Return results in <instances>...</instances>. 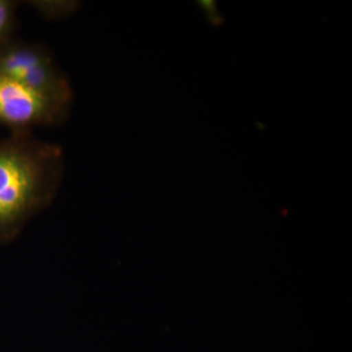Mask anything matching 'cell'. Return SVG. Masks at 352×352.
Instances as JSON below:
<instances>
[{"label":"cell","mask_w":352,"mask_h":352,"mask_svg":"<svg viewBox=\"0 0 352 352\" xmlns=\"http://www.w3.org/2000/svg\"><path fill=\"white\" fill-rule=\"evenodd\" d=\"M64 171L62 148L32 131H10L0 139V241L12 239L50 207Z\"/></svg>","instance_id":"6da1fadb"},{"label":"cell","mask_w":352,"mask_h":352,"mask_svg":"<svg viewBox=\"0 0 352 352\" xmlns=\"http://www.w3.org/2000/svg\"><path fill=\"white\" fill-rule=\"evenodd\" d=\"M0 72L34 96L71 111V82L43 44L13 38L0 46Z\"/></svg>","instance_id":"7a4b0ae2"},{"label":"cell","mask_w":352,"mask_h":352,"mask_svg":"<svg viewBox=\"0 0 352 352\" xmlns=\"http://www.w3.org/2000/svg\"><path fill=\"white\" fill-rule=\"evenodd\" d=\"M20 1L0 0V46L15 38Z\"/></svg>","instance_id":"277c9868"},{"label":"cell","mask_w":352,"mask_h":352,"mask_svg":"<svg viewBox=\"0 0 352 352\" xmlns=\"http://www.w3.org/2000/svg\"><path fill=\"white\" fill-rule=\"evenodd\" d=\"M69 112L30 94L0 72V126L10 131L59 126L68 119Z\"/></svg>","instance_id":"3957f363"}]
</instances>
